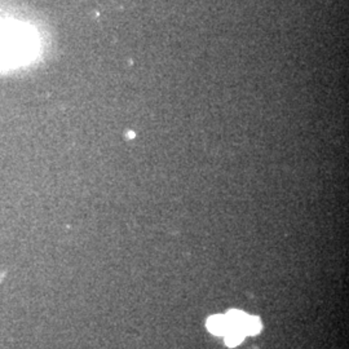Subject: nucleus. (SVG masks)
I'll use <instances>...</instances> for the list:
<instances>
[{"mask_svg": "<svg viewBox=\"0 0 349 349\" xmlns=\"http://www.w3.org/2000/svg\"><path fill=\"white\" fill-rule=\"evenodd\" d=\"M38 52V35L29 25L0 18V70L26 65Z\"/></svg>", "mask_w": 349, "mask_h": 349, "instance_id": "1", "label": "nucleus"}, {"mask_svg": "<svg viewBox=\"0 0 349 349\" xmlns=\"http://www.w3.org/2000/svg\"><path fill=\"white\" fill-rule=\"evenodd\" d=\"M207 329L210 333L215 334V335H224L229 329L228 325L227 317L225 316H212L207 321Z\"/></svg>", "mask_w": 349, "mask_h": 349, "instance_id": "2", "label": "nucleus"}, {"mask_svg": "<svg viewBox=\"0 0 349 349\" xmlns=\"http://www.w3.org/2000/svg\"><path fill=\"white\" fill-rule=\"evenodd\" d=\"M224 336H225V343H227L228 346H237L238 344L242 343L243 338L246 335L242 329L229 328L227 330V333L224 334Z\"/></svg>", "mask_w": 349, "mask_h": 349, "instance_id": "3", "label": "nucleus"}, {"mask_svg": "<svg viewBox=\"0 0 349 349\" xmlns=\"http://www.w3.org/2000/svg\"><path fill=\"white\" fill-rule=\"evenodd\" d=\"M242 330L245 333V335H256L261 330V323H260L259 318L247 316V318H246L245 323L242 326Z\"/></svg>", "mask_w": 349, "mask_h": 349, "instance_id": "4", "label": "nucleus"}, {"mask_svg": "<svg viewBox=\"0 0 349 349\" xmlns=\"http://www.w3.org/2000/svg\"><path fill=\"white\" fill-rule=\"evenodd\" d=\"M225 317H227L229 328L242 329L243 323H245L246 318H247V314L243 313V312L241 311H230Z\"/></svg>", "mask_w": 349, "mask_h": 349, "instance_id": "5", "label": "nucleus"}]
</instances>
